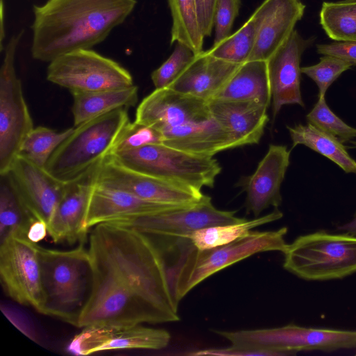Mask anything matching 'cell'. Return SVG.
Listing matches in <instances>:
<instances>
[{
  "label": "cell",
  "instance_id": "cell-10",
  "mask_svg": "<svg viewBox=\"0 0 356 356\" xmlns=\"http://www.w3.org/2000/svg\"><path fill=\"white\" fill-rule=\"evenodd\" d=\"M47 79L72 93L133 86L130 72L116 61L90 49H78L49 63Z\"/></svg>",
  "mask_w": 356,
  "mask_h": 356
},
{
  "label": "cell",
  "instance_id": "cell-4",
  "mask_svg": "<svg viewBox=\"0 0 356 356\" xmlns=\"http://www.w3.org/2000/svg\"><path fill=\"white\" fill-rule=\"evenodd\" d=\"M44 314L74 325L91 289L92 268L84 243L70 250L39 246Z\"/></svg>",
  "mask_w": 356,
  "mask_h": 356
},
{
  "label": "cell",
  "instance_id": "cell-25",
  "mask_svg": "<svg viewBox=\"0 0 356 356\" xmlns=\"http://www.w3.org/2000/svg\"><path fill=\"white\" fill-rule=\"evenodd\" d=\"M213 99L255 102L268 107L272 96L266 61L249 60L241 65Z\"/></svg>",
  "mask_w": 356,
  "mask_h": 356
},
{
  "label": "cell",
  "instance_id": "cell-24",
  "mask_svg": "<svg viewBox=\"0 0 356 356\" xmlns=\"http://www.w3.org/2000/svg\"><path fill=\"white\" fill-rule=\"evenodd\" d=\"M163 144L203 156L234 148L232 136L213 117L208 120L170 128L162 133Z\"/></svg>",
  "mask_w": 356,
  "mask_h": 356
},
{
  "label": "cell",
  "instance_id": "cell-36",
  "mask_svg": "<svg viewBox=\"0 0 356 356\" xmlns=\"http://www.w3.org/2000/svg\"><path fill=\"white\" fill-rule=\"evenodd\" d=\"M353 65L340 58L323 55L316 65L301 67V72L312 79L318 88V96L325 97L330 85Z\"/></svg>",
  "mask_w": 356,
  "mask_h": 356
},
{
  "label": "cell",
  "instance_id": "cell-11",
  "mask_svg": "<svg viewBox=\"0 0 356 356\" xmlns=\"http://www.w3.org/2000/svg\"><path fill=\"white\" fill-rule=\"evenodd\" d=\"M0 277L3 290L10 298L44 314L38 243L17 234H11L1 240Z\"/></svg>",
  "mask_w": 356,
  "mask_h": 356
},
{
  "label": "cell",
  "instance_id": "cell-30",
  "mask_svg": "<svg viewBox=\"0 0 356 356\" xmlns=\"http://www.w3.org/2000/svg\"><path fill=\"white\" fill-rule=\"evenodd\" d=\"M172 18L170 42H181L196 54L203 51V35L195 0H168Z\"/></svg>",
  "mask_w": 356,
  "mask_h": 356
},
{
  "label": "cell",
  "instance_id": "cell-41",
  "mask_svg": "<svg viewBox=\"0 0 356 356\" xmlns=\"http://www.w3.org/2000/svg\"><path fill=\"white\" fill-rule=\"evenodd\" d=\"M199 26L204 37L210 36L217 0H195Z\"/></svg>",
  "mask_w": 356,
  "mask_h": 356
},
{
  "label": "cell",
  "instance_id": "cell-43",
  "mask_svg": "<svg viewBox=\"0 0 356 356\" xmlns=\"http://www.w3.org/2000/svg\"><path fill=\"white\" fill-rule=\"evenodd\" d=\"M339 230L343 231L349 235L356 237V212L353 216V218L346 224L339 227Z\"/></svg>",
  "mask_w": 356,
  "mask_h": 356
},
{
  "label": "cell",
  "instance_id": "cell-18",
  "mask_svg": "<svg viewBox=\"0 0 356 356\" xmlns=\"http://www.w3.org/2000/svg\"><path fill=\"white\" fill-rule=\"evenodd\" d=\"M94 170L66 184L65 192L47 224L48 234L54 243L74 244L86 241L89 229L85 220L94 186Z\"/></svg>",
  "mask_w": 356,
  "mask_h": 356
},
{
  "label": "cell",
  "instance_id": "cell-40",
  "mask_svg": "<svg viewBox=\"0 0 356 356\" xmlns=\"http://www.w3.org/2000/svg\"><path fill=\"white\" fill-rule=\"evenodd\" d=\"M316 49L319 54L336 56L356 65V41L320 44L316 46Z\"/></svg>",
  "mask_w": 356,
  "mask_h": 356
},
{
  "label": "cell",
  "instance_id": "cell-42",
  "mask_svg": "<svg viewBox=\"0 0 356 356\" xmlns=\"http://www.w3.org/2000/svg\"><path fill=\"white\" fill-rule=\"evenodd\" d=\"M47 234H48L47 223L35 219L29 227L26 237L32 242L38 243L44 238Z\"/></svg>",
  "mask_w": 356,
  "mask_h": 356
},
{
  "label": "cell",
  "instance_id": "cell-26",
  "mask_svg": "<svg viewBox=\"0 0 356 356\" xmlns=\"http://www.w3.org/2000/svg\"><path fill=\"white\" fill-rule=\"evenodd\" d=\"M138 92V86L134 85L124 88L72 93L74 126L119 108L135 106Z\"/></svg>",
  "mask_w": 356,
  "mask_h": 356
},
{
  "label": "cell",
  "instance_id": "cell-14",
  "mask_svg": "<svg viewBox=\"0 0 356 356\" xmlns=\"http://www.w3.org/2000/svg\"><path fill=\"white\" fill-rule=\"evenodd\" d=\"M170 333L163 329L138 325H93L82 328L69 343L67 350L88 355L120 349L159 350L168 346Z\"/></svg>",
  "mask_w": 356,
  "mask_h": 356
},
{
  "label": "cell",
  "instance_id": "cell-46",
  "mask_svg": "<svg viewBox=\"0 0 356 356\" xmlns=\"http://www.w3.org/2000/svg\"><path fill=\"white\" fill-rule=\"evenodd\" d=\"M343 3H356V0H343L342 1Z\"/></svg>",
  "mask_w": 356,
  "mask_h": 356
},
{
  "label": "cell",
  "instance_id": "cell-12",
  "mask_svg": "<svg viewBox=\"0 0 356 356\" xmlns=\"http://www.w3.org/2000/svg\"><path fill=\"white\" fill-rule=\"evenodd\" d=\"M94 183L131 193L143 200L169 205L189 207L208 195L200 190L131 170L107 156L93 172Z\"/></svg>",
  "mask_w": 356,
  "mask_h": 356
},
{
  "label": "cell",
  "instance_id": "cell-45",
  "mask_svg": "<svg viewBox=\"0 0 356 356\" xmlns=\"http://www.w3.org/2000/svg\"><path fill=\"white\" fill-rule=\"evenodd\" d=\"M352 145L349 147H346V148H356V140H350L349 142Z\"/></svg>",
  "mask_w": 356,
  "mask_h": 356
},
{
  "label": "cell",
  "instance_id": "cell-9",
  "mask_svg": "<svg viewBox=\"0 0 356 356\" xmlns=\"http://www.w3.org/2000/svg\"><path fill=\"white\" fill-rule=\"evenodd\" d=\"M23 33L21 31L9 40L0 70V175L9 172L23 140L34 128L15 69V54Z\"/></svg>",
  "mask_w": 356,
  "mask_h": 356
},
{
  "label": "cell",
  "instance_id": "cell-7",
  "mask_svg": "<svg viewBox=\"0 0 356 356\" xmlns=\"http://www.w3.org/2000/svg\"><path fill=\"white\" fill-rule=\"evenodd\" d=\"M109 156L134 171L200 191L203 186L213 187L221 171L220 163L213 156L190 154L164 144L149 145Z\"/></svg>",
  "mask_w": 356,
  "mask_h": 356
},
{
  "label": "cell",
  "instance_id": "cell-37",
  "mask_svg": "<svg viewBox=\"0 0 356 356\" xmlns=\"http://www.w3.org/2000/svg\"><path fill=\"white\" fill-rule=\"evenodd\" d=\"M163 135L155 128L129 121L118 137L111 154L149 145L163 144Z\"/></svg>",
  "mask_w": 356,
  "mask_h": 356
},
{
  "label": "cell",
  "instance_id": "cell-32",
  "mask_svg": "<svg viewBox=\"0 0 356 356\" xmlns=\"http://www.w3.org/2000/svg\"><path fill=\"white\" fill-rule=\"evenodd\" d=\"M73 129L58 131L43 126L34 127L23 140L18 156L38 166L45 168L51 156L70 135Z\"/></svg>",
  "mask_w": 356,
  "mask_h": 356
},
{
  "label": "cell",
  "instance_id": "cell-5",
  "mask_svg": "<svg viewBox=\"0 0 356 356\" xmlns=\"http://www.w3.org/2000/svg\"><path fill=\"white\" fill-rule=\"evenodd\" d=\"M129 122L127 108H122L74 126L51 156L45 169L65 184L82 178L111 155Z\"/></svg>",
  "mask_w": 356,
  "mask_h": 356
},
{
  "label": "cell",
  "instance_id": "cell-44",
  "mask_svg": "<svg viewBox=\"0 0 356 356\" xmlns=\"http://www.w3.org/2000/svg\"><path fill=\"white\" fill-rule=\"evenodd\" d=\"M3 38H4L3 3V0H1V31H0L1 50L3 49Z\"/></svg>",
  "mask_w": 356,
  "mask_h": 356
},
{
  "label": "cell",
  "instance_id": "cell-23",
  "mask_svg": "<svg viewBox=\"0 0 356 356\" xmlns=\"http://www.w3.org/2000/svg\"><path fill=\"white\" fill-rule=\"evenodd\" d=\"M240 66L203 51L168 88L208 102L222 89Z\"/></svg>",
  "mask_w": 356,
  "mask_h": 356
},
{
  "label": "cell",
  "instance_id": "cell-38",
  "mask_svg": "<svg viewBox=\"0 0 356 356\" xmlns=\"http://www.w3.org/2000/svg\"><path fill=\"white\" fill-rule=\"evenodd\" d=\"M241 0H217L214 17L215 46L231 35L232 28L238 14Z\"/></svg>",
  "mask_w": 356,
  "mask_h": 356
},
{
  "label": "cell",
  "instance_id": "cell-29",
  "mask_svg": "<svg viewBox=\"0 0 356 356\" xmlns=\"http://www.w3.org/2000/svg\"><path fill=\"white\" fill-rule=\"evenodd\" d=\"M35 220L23 203L9 172L0 175V236L11 234L26 236L29 227Z\"/></svg>",
  "mask_w": 356,
  "mask_h": 356
},
{
  "label": "cell",
  "instance_id": "cell-2",
  "mask_svg": "<svg viewBox=\"0 0 356 356\" xmlns=\"http://www.w3.org/2000/svg\"><path fill=\"white\" fill-rule=\"evenodd\" d=\"M136 0H48L33 6V58L50 63L65 54L90 49L124 22Z\"/></svg>",
  "mask_w": 356,
  "mask_h": 356
},
{
  "label": "cell",
  "instance_id": "cell-19",
  "mask_svg": "<svg viewBox=\"0 0 356 356\" xmlns=\"http://www.w3.org/2000/svg\"><path fill=\"white\" fill-rule=\"evenodd\" d=\"M305 9L300 0H264L255 10L259 28L248 61H267L295 30Z\"/></svg>",
  "mask_w": 356,
  "mask_h": 356
},
{
  "label": "cell",
  "instance_id": "cell-20",
  "mask_svg": "<svg viewBox=\"0 0 356 356\" xmlns=\"http://www.w3.org/2000/svg\"><path fill=\"white\" fill-rule=\"evenodd\" d=\"M290 152L286 146L270 145L255 172L243 180L248 213L257 217L267 208L281 204L280 188L290 163Z\"/></svg>",
  "mask_w": 356,
  "mask_h": 356
},
{
  "label": "cell",
  "instance_id": "cell-8",
  "mask_svg": "<svg viewBox=\"0 0 356 356\" xmlns=\"http://www.w3.org/2000/svg\"><path fill=\"white\" fill-rule=\"evenodd\" d=\"M232 345L251 350L296 355L301 351L332 352L356 348V330L284 326L238 331L213 330Z\"/></svg>",
  "mask_w": 356,
  "mask_h": 356
},
{
  "label": "cell",
  "instance_id": "cell-1",
  "mask_svg": "<svg viewBox=\"0 0 356 356\" xmlns=\"http://www.w3.org/2000/svg\"><path fill=\"white\" fill-rule=\"evenodd\" d=\"M92 268L89 296L73 325L176 322L179 302L167 263L149 236L129 227L95 226L88 248Z\"/></svg>",
  "mask_w": 356,
  "mask_h": 356
},
{
  "label": "cell",
  "instance_id": "cell-6",
  "mask_svg": "<svg viewBox=\"0 0 356 356\" xmlns=\"http://www.w3.org/2000/svg\"><path fill=\"white\" fill-rule=\"evenodd\" d=\"M283 254L284 268L307 281L342 279L356 273V237L346 233L302 235Z\"/></svg>",
  "mask_w": 356,
  "mask_h": 356
},
{
  "label": "cell",
  "instance_id": "cell-16",
  "mask_svg": "<svg viewBox=\"0 0 356 356\" xmlns=\"http://www.w3.org/2000/svg\"><path fill=\"white\" fill-rule=\"evenodd\" d=\"M311 42L294 30L266 61L274 118L284 105L305 106L300 91V65L302 55Z\"/></svg>",
  "mask_w": 356,
  "mask_h": 356
},
{
  "label": "cell",
  "instance_id": "cell-17",
  "mask_svg": "<svg viewBox=\"0 0 356 356\" xmlns=\"http://www.w3.org/2000/svg\"><path fill=\"white\" fill-rule=\"evenodd\" d=\"M8 172L31 216L47 225L67 184L21 156H17Z\"/></svg>",
  "mask_w": 356,
  "mask_h": 356
},
{
  "label": "cell",
  "instance_id": "cell-31",
  "mask_svg": "<svg viewBox=\"0 0 356 356\" xmlns=\"http://www.w3.org/2000/svg\"><path fill=\"white\" fill-rule=\"evenodd\" d=\"M259 28V17L256 11L234 33L207 52L212 56L235 64L248 61L254 49Z\"/></svg>",
  "mask_w": 356,
  "mask_h": 356
},
{
  "label": "cell",
  "instance_id": "cell-28",
  "mask_svg": "<svg viewBox=\"0 0 356 356\" xmlns=\"http://www.w3.org/2000/svg\"><path fill=\"white\" fill-rule=\"evenodd\" d=\"M283 213L277 209L252 220L225 225H213L196 230L185 238L199 250H209L231 243L248 234L255 227L282 218Z\"/></svg>",
  "mask_w": 356,
  "mask_h": 356
},
{
  "label": "cell",
  "instance_id": "cell-15",
  "mask_svg": "<svg viewBox=\"0 0 356 356\" xmlns=\"http://www.w3.org/2000/svg\"><path fill=\"white\" fill-rule=\"evenodd\" d=\"M212 118L208 102L170 88L155 89L136 111L135 122L161 133L175 127L201 122Z\"/></svg>",
  "mask_w": 356,
  "mask_h": 356
},
{
  "label": "cell",
  "instance_id": "cell-39",
  "mask_svg": "<svg viewBox=\"0 0 356 356\" xmlns=\"http://www.w3.org/2000/svg\"><path fill=\"white\" fill-rule=\"evenodd\" d=\"M190 356H282L280 353L246 349L232 345L221 348H209L189 352Z\"/></svg>",
  "mask_w": 356,
  "mask_h": 356
},
{
  "label": "cell",
  "instance_id": "cell-13",
  "mask_svg": "<svg viewBox=\"0 0 356 356\" xmlns=\"http://www.w3.org/2000/svg\"><path fill=\"white\" fill-rule=\"evenodd\" d=\"M235 214L236 211L216 209L207 196L193 206L134 216L112 223L134 228L149 236L180 240L200 229L245 220Z\"/></svg>",
  "mask_w": 356,
  "mask_h": 356
},
{
  "label": "cell",
  "instance_id": "cell-35",
  "mask_svg": "<svg viewBox=\"0 0 356 356\" xmlns=\"http://www.w3.org/2000/svg\"><path fill=\"white\" fill-rule=\"evenodd\" d=\"M175 43V49L170 57L151 74L152 81L156 89L169 87L197 55L184 44Z\"/></svg>",
  "mask_w": 356,
  "mask_h": 356
},
{
  "label": "cell",
  "instance_id": "cell-33",
  "mask_svg": "<svg viewBox=\"0 0 356 356\" xmlns=\"http://www.w3.org/2000/svg\"><path fill=\"white\" fill-rule=\"evenodd\" d=\"M320 24L334 40L356 41V3L324 2Z\"/></svg>",
  "mask_w": 356,
  "mask_h": 356
},
{
  "label": "cell",
  "instance_id": "cell-27",
  "mask_svg": "<svg viewBox=\"0 0 356 356\" xmlns=\"http://www.w3.org/2000/svg\"><path fill=\"white\" fill-rule=\"evenodd\" d=\"M292 140V148L304 145L327 157L346 173H356V161L349 155L346 147L336 137L327 134L312 124H299L287 126Z\"/></svg>",
  "mask_w": 356,
  "mask_h": 356
},
{
  "label": "cell",
  "instance_id": "cell-3",
  "mask_svg": "<svg viewBox=\"0 0 356 356\" xmlns=\"http://www.w3.org/2000/svg\"><path fill=\"white\" fill-rule=\"evenodd\" d=\"M286 227L271 231H251L227 245L199 250L186 239L177 240V253L167 273L172 292L177 302L194 287L218 271L255 254L277 251L284 253L288 243ZM167 263V262H166Z\"/></svg>",
  "mask_w": 356,
  "mask_h": 356
},
{
  "label": "cell",
  "instance_id": "cell-34",
  "mask_svg": "<svg viewBox=\"0 0 356 356\" xmlns=\"http://www.w3.org/2000/svg\"><path fill=\"white\" fill-rule=\"evenodd\" d=\"M306 119L308 123L336 137L342 143H349L356 138V129L348 125L330 110L325 97H318Z\"/></svg>",
  "mask_w": 356,
  "mask_h": 356
},
{
  "label": "cell",
  "instance_id": "cell-21",
  "mask_svg": "<svg viewBox=\"0 0 356 356\" xmlns=\"http://www.w3.org/2000/svg\"><path fill=\"white\" fill-rule=\"evenodd\" d=\"M184 207H187L149 202L126 191L94 183L85 223L89 229L101 223Z\"/></svg>",
  "mask_w": 356,
  "mask_h": 356
},
{
  "label": "cell",
  "instance_id": "cell-22",
  "mask_svg": "<svg viewBox=\"0 0 356 356\" xmlns=\"http://www.w3.org/2000/svg\"><path fill=\"white\" fill-rule=\"evenodd\" d=\"M208 104L212 117L230 133L234 148L259 143L268 122L267 106L216 99Z\"/></svg>",
  "mask_w": 356,
  "mask_h": 356
}]
</instances>
